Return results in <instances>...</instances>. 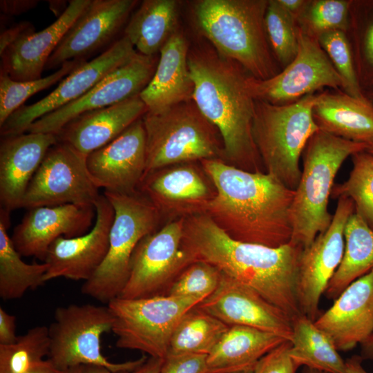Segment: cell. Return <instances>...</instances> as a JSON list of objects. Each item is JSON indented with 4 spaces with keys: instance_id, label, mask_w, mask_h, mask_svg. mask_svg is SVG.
<instances>
[{
    "instance_id": "1",
    "label": "cell",
    "mask_w": 373,
    "mask_h": 373,
    "mask_svg": "<svg viewBox=\"0 0 373 373\" xmlns=\"http://www.w3.org/2000/svg\"><path fill=\"white\" fill-rule=\"evenodd\" d=\"M216 189L202 212L231 238L278 247L292 235L295 191L266 172H250L220 158L200 161Z\"/></svg>"
},
{
    "instance_id": "2",
    "label": "cell",
    "mask_w": 373,
    "mask_h": 373,
    "mask_svg": "<svg viewBox=\"0 0 373 373\" xmlns=\"http://www.w3.org/2000/svg\"><path fill=\"white\" fill-rule=\"evenodd\" d=\"M183 248L193 262L202 260L253 289L291 319L301 314L296 281L303 248L242 242L229 236L204 213L184 218Z\"/></svg>"
},
{
    "instance_id": "3",
    "label": "cell",
    "mask_w": 373,
    "mask_h": 373,
    "mask_svg": "<svg viewBox=\"0 0 373 373\" xmlns=\"http://www.w3.org/2000/svg\"><path fill=\"white\" fill-rule=\"evenodd\" d=\"M188 64L194 84L192 100L218 130L223 160L250 172H265L252 133L255 99L249 74L221 55L205 39L189 48Z\"/></svg>"
},
{
    "instance_id": "4",
    "label": "cell",
    "mask_w": 373,
    "mask_h": 373,
    "mask_svg": "<svg viewBox=\"0 0 373 373\" xmlns=\"http://www.w3.org/2000/svg\"><path fill=\"white\" fill-rule=\"evenodd\" d=\"M267 5V0H198L193 7L202 37L260 80L280 72L265 28Z\"/></svg>"
},
{
    "instance_id": "5",
    "label": "cell",
    "mask_w": 373,
    "mask_h": 373,
    "mask_svg": "<svg viewBox=\"0 0 373 373\" xmlns=\"http://www.w3.org/2000/svg\"><path fill=\"white\" fill-rule=\"evenodd\" d=\"M367 145L347 140L321 130L309 140L303 151V168L291 208L290 242L303 249L330 225L328 211L335 177L344 162Z\"/></svg>"
},
{
    "instance_id": "6",
    "label": "cell",
    "mask_w": 373,
    "mask_h": 373,
    "mask_svg": "<svg viewBox=\"0 0 373 373\" xmlns=\"http://www.w3.org/2000/svg\"><path fill=\"white\" fill-rule=\"evenodd\" d=\"M316 95L285 105L255 99L252 133L265 172L295 191L302 170L300 158L318 127L313 117Z\"/></svg>"
},
{
    "instance_id": "7",
    "label": "cell",
    "mask_w": 373,
    "mask_h": 373,
    "mask_svg": "<svg viewBox=\"0 0 373 373\" xmlns=\"http://www.w3.org/2000/svg\"><path fill=\"white\" fill-rule=\"evenodd\" d=\"M146 133V170L150 173L170 165L195 160H223V144L217 128L193 100L142 117Z\"/></svg>"
},
{
    "instance_id": "8",
    "label": "cell",
    "mask_w": 373,
    "mask_h": 373,
    "mask_svg": "<svg viewBox=\"0 0 373 373\" xmlns=\"http://www.w3.org/2000/svg\"><path fill=\"white\" fill-rule=\"evenodd\" d=\"M115 211L105 259L82 286V294L108 303L119 297L129 276L132 254L139 242L156 231L160 213L145 195L104 191Z\"/></svg>"
},
{
    "instance_id": "9",
    "label": "cell",
    "mask_w": 373,
    "mask_h": 373,
    "mask_svg": "<svg viewBox=\"0 0 373 373\" xmlns=\"http://www.w3.org/2000/svg\"><path fill=\"white\" fill-rule=\"evenodd\" d=\"M113 316L108 306L70 304L58 307L48 327V359L60 371L79 364L102 366L112 373L132 371L147 359L145 356L123 363H112L101 351V337L112 331Z\"/></svg>"
},
{
    "instance_id": "10",
    "label": "cell",
    "mask_w": 373,
    "mask_h": 373,
    "mask_svg": "<svg viewBox=\"0 0 373 373\" xmlns=\"http://www.w3.org/2000/svg\"><path fill=\"white\" fill-rule=\"evenodd\" d=\"M202 300L171 296L111 300L107 306L113 316L112 332L117 336L116 346L164 359L179 321Z\"/></svg>"
},
{
    "instance_id": "11",
    "label": "cell",
    "mask_w": 373,
    "mask_h": 373,
    "mask_svg": "<svg viewBox=\"0 0 373 373\" xmlns=\"http://www.w3.org/2000/svg\"><path fill=\"white\" fill-rule=\"evenodd\" d=\"M184 218L168 222L144 237L130 262L127 283L119 297L144 298L165 296L193 258L183 248Z\"/></svg>"
},
{
    "instance_id": "12",
    "label": "cell",
    "mask_w": 373,
    "mask_h": 373,
    "mask_svg": "<svg viewBox=\"0 0 373 373\" xmlns=\"http://www.w3.org/2000/svg\"><path fill=\"white\" fill-rule=\"evenodd\" d=\"M87 156L58 141L47 151L27 188L22 208L68 204L93 205L100 194L86 164Z\"/></svg>"
},
{
    "instance_id": "13",
    "label": "cell",
    "mask_w": 373,
    "mask_h": 373,
    "mask_svg": "<svg viewBox=\"0 0 373 373\" xmlns=\"http://www.w3.org/2000/svg\"><path fill=\"white\" fill-rule=\"evenodd\" d=\"M255 99L274 105L294 103L328 86L343 88V82L317 39L298 28V50L294 59L275 76L260 80L249 75Z\"/></svg>"
},
{
    "instance_id": "14",
    "label": "cell",
    "mask_w": 373,
    "mask_h": 373,
    "mask_svg": "<svg viewBox=\"0 0 373 373\" xmlns=\"http://www.w3.org/2000/svg\"><path fill=\"white\" fill-rule=\"evenodd\" d=\"M137 53L129 40L122 36L95 58L76 68L45 97L14 112L0 126L1 137L26 133L37 119L80 98Z\"/></svg>"
},
{
    "instance_id": "15",
    "label": "cell",
    "mask_w": 373,
    "mask_h": 373,
    "mask_svg": "<svg viewBox=\"0 0 373 373\" xmlns=\"http://www.w3.org/2000/svg\"><path fill=\"white\" fill-rule=\"evenodd\" d=\"M355 211L352 200L338 199L329 227L302 251L296 281V296L302 314L315 321L322 295L338 268L344 248V228Z\"/></svg>"
},
{
    "instance_id": "16",
    "label": "cell",
    "mask_w": 373,
    "mask_h": 373,
    "mask_svg": "<svg viewBox=\"0 0 373 373\" xmlns=\"http://www.w3.org/2000/svg\"><path fill=\"white\" fill-rule=\"evenodd\" d=\"M157 61L156 56L137 52L80 98L37 119L26 133L57 135L67 123L84 113L114 105L140 95L151 81Z\"/></svg>"
},
{
    "instance_id": "17",
    "label": "cell",
    "mask_w": 373,
    "mask_h": 373,
    "mask_svg": "<svg viewBox=\"0 0 373 373\" xmlns=\"http://www.w3.org/2000/svg\"><path fill=\"white\" fill-rule=\"evenodd\" d=\"M136 0H90L63 36L45 69L61 67L71 60H86L110 46L138 4Z\"/></svg>"
},
{
    "instance_id": "18",
    "label": "cell",
    "mask_w": 373,
    "mask_h": 373,
    "mask_svg": "<svg viewBox=\"0 0 373 373\" xmlns=\"http://www.w3.org/2000/svg\"><path fill=\"white\" fill-rule=\"evenodd\" d=\"M94 207L96 219L90 231L78 237H59L50 246L44 261L48 265L46 283L61 277L86 281L103 262L115 211L104 195L99 196Z\"/></svg>"
},
{
    "instance_id": "19",
    "label": "cell",
    "mask_w": 373,
    "mask_h": 373,
    "mask_svg": "<svg viewBox=\"0 0 373 373\" xmlns=\"http://www.w3.org/2000/svg\"><path fill=\"white\" fill-rule=\"evenodd\" d=\"M196 307L229 326H248L291 341L292 321L285 312L222 273L216 289Z\"/></svg>"
},
{
    "instance_id": "20",
    "label": "cell",
    "mask_w": 373,
    "mask_h": 373,
    "mask_svg": "<svg viewBox=\"0 0 373 373\" xmlns=\"http://www.w3.org/2000/svg\"><path fill=\"white\" fill-rule=\"evenodd\" d=\"M146 133L142 117L113 141L86 158L94 182L104 191L132 194L140 186L146 170Z\"/></svg>"
},
{
    "instance_id": "21",
    "label": "cell",
    "mask_w": 373,
    "mask_h": 373,
    "mask_svg": "<svg viewBox=\"0 0 373 373\" xmlns=\"http://www.w3.org/2000/svg\"><path fill=\"white\" fill-rule=\"evenodd\" d=\"M95 211L93 205L75 204L30 209L15 227L11 239L21 256L44 261L50 246L58 238L86 233Z\"/></svg>"
},
{
    "instance_id": "22",
    "label": "cell",
    "mask_w": 373,
    "mask_h": 373,
    "mask_svg": "<svg viewBox=\"0 0 373 373\" xmlns=\"http://www.w3.org/2000/svg\"><path fill=\"white\" fill-rule=\"evenodd\" d=\"M338 351H348L373 332V269L352 283L314 321Z\"/></svg>"
},
{
    "instance_id": "23",
    "label": "cell",
    "mask_w": 373,
    "mask_h": 373,
    "mask_svg": "<svg viewBox=\"0 0 373 373\" xmlns=\"http://www.w3.org/2000/svg\"><path fill=\"white\" fill-rule=\"evenodd\" d=\"M58 142L52 133H23L1 137L0 143L1 208H22L30 180L48 149Z\"/></svg>"
},
{
    "instance_id": "24",
    "label": "cell",
    "mask_w": 373,
    "mask_h": 373,
    "mask_svg": "<svg viewBox=\"0 0 373 373\" xmlns=\"http://www.w3.org/2000/svg\"><path fill=\"white\" fill-rule=\"evenodd\" d=\"M90 1H70L65 11L50 26L28 33L7 47L0 53L1 72L15 81L41 78L50 55Z\"/></svg>"
},
{
    "instance_id": "25",
    "label": "cell",
    "mask_w": 373,
    "mask_h": 373,
    "mask_svg": "<svg viewBox=\"0 0 373 373\" xmlns=\"http://www.w3.org/2000/svg\"><path fill=\"white\" fill-rule=\"evenodd\" d=\"M147 111L146 106L137 95L79 115L61 129L57 139L88 156L118 137Z\"/></svg>"
},
{
    "instance_id": "26",
    "label": "cell",
    "mask_w": 373,
    "mask_h": 373,
    "mask_svg": "<svg viewBox=\"0 0 373 373\" xmlns=\"http://www.w3.org/2000/svg\"><path fill=\"white\" fill-rule=\"evenodd\" d=\"M140 186L160 215L180 218L202 213L215 194L195 168L185 163L150 173Z\"/></svg>"
},
{
    "instance_id": "27",
    "label": "cell",
    "mask_w": 373,
    "mask_h": 373,
    "mask_svg": "<svg viewBox=\"0 0 373 373\" xmlns=\"http://www.w3.org/2000/svg\"><path fill=\"white\" fill-rule=\"evenodd\" d=\"M189 46L178 30L160 50L153 75L140 97L151 113L192 100L194 84L188 64Z\"/></svg>"
},
{
    "instance_id": "28",
    "label": "cell",
    "mask_w": 373,
    "mask_h": 373,
    "mask_svg": "<svg viewBox=\"0 0 373 373\" xmlns=\"http://www.w3.org/2000/svg\"><path fill=\"white\" fill-rule=\"evenodd\" d=\"M313 117L319 130L335 136L373 144V102L345 93L316 95Z\"/></svg>"
},
{
    "instance_id": "29",
    "label": "cell",
    "mask_w": 373,
    "mask_h": 373,
    "mask_svg": "<svg viewBox=\"0 0 373 373\" xmlns=\"http://www.w3.org/2000/svg\"><path fill=\"white\" fill-rule=\"evenodd\" d=\"M286 339L243 325L229 326L207 357L208 373H233L254 368L256 363Z\"/></svg>"
},
{
    "instance_id": "30",
    "label": "cell",
    "mask_w": 373,
    "mask_h": 373,
    "mask_svg": "<svg viewBox=\"0 0 373 373\" xmlns=\"http://www.w3.org/2000/svg\"><path fill=\"white\" fill-rule=\"evenodd\" d=\"M178 11L176 0H144L131 14L123 36L137 52L155 56L179 30Z\"/></svg>"
},
{
    "instance_id": "31",
    "label": "cell",
    "mask_w": 373,
    "mask_h": 373,
    "mask_svg": "<svg viewBox=\"0 0 373 373\" xmlns=\"http://www.w3.org/2000/svg\"><path fill=\"white\" fill-rule=\"evenodd\" d=\"M343 234V256L324 294L329 300H334L352 283L373 269V230L355 211Z\"/></svg>"
},
{
    "instance_id": "32",
    "label": "cell",
    "mask_w": 373,
    "mask_h": 373,
    "mask_svg": "<svg viewBox=\"0 0 373 373\" xmlns=\"http://www.w3.org/2000/svg\"><path fill=\"white\" fill-rule=\"evenodd\" d=\"M292 338L289 354L300 367L326 373H343L345 361L332 338L314 321L300 314L292 319Z\"/></svg>"
},
{
    "instance_id": "33",
    "label": "cell",
    "mask_w": 373,
    "mask_h": 373,
    "mask_svg": "<svg viewBox=\"0 0 373 373\" xmlns=\"http://www.w3.org/2000/svg\"><path fill=\"white\" fill-rule=\"evenodd\" d=\"M10 212L0 209V297L5 300L21 298L28 289L46 283L48 265L28 264L22 260L8 236Z\"/></svg>"
},
{
    "instance_id": "34",
    "label": "cell",
    "mask_w": 373,
    "mask_h": 373,
    "mask_svg": "<svg viewBox=\"0 0 373 373\" xmlns=\"http://www.w3.org/2000/svg\"><path fill=\"white\" fill-rule=\"evenodd\" d=\"M229 327L195 306L184 314L177 325L170 341L168 355H208Z\"/></svg>"
},
{
    "instance_id": "35",
    "label": "cell",
    "mask_w": 373,
    "mask_h": 373,
    "mask_svg": "<svg viewBox=\"0 0 373 373\" xmlns=\"http://www.w3.org/2000/svg\"><path fill=\"white\" fill-rule=\"evenodd\" d=\"M349 178L334 184L331 198H350L358 214L373 230V155L366 151L354 154Z\"/></svg>"
},
{
    "instance_id": "36",
    "label": "cell",
    "mask_w": 373,
    "mask_h": 373,
    "mask_svg": "<svg viewBox=\"0 0 373 373\" xmlns=\"http://www.w3.org/2000/svg\"><path fill=\"white\" fill-rule=\"evenodd\" d=\"M49 352L48 327H34L15 343L0 345V373H23L41 363Z\"/></svg>"
},
{
    "instance_id": "37",
    "label": "cell",
    "mask_w": 373,
    "mask_h": 373,
    "mask_svg": "<svg viewBox=\"0 0 373 373\" xmlns=\"http://www.w3.org/2000/svg\"><path fill=\"white\" fill-rule=\"evenodd\" d=\"M86 60L65 62L51 75L35 80L15 81L0 71V126L33 95L60 82Z\"/></svg>"
},
{
    "instance_id": "38",
    "label": "cell",
    "mask_w": 373,
    "mask_h": 373,
    "mask_svg": "<svg viewBox=\"0 0 373 373\" xmlns=\"http://www.w3.org/2000/svg\"><path fill=\"white\" fill-rule=\"evenodd\" d=\"M265 24L272 51L284 68L298 53V26L296 20L278 0H269Z\"/></svg>"
},
{
    "instance_id": "39",
    "label": "cell",
    "mask_w": 373,
    "mask_h": 373,
    "mask_svg": "<svg viewBox=\"0 0 373 373\" xmlns=\"http://www.w3.org/2000/svg\"><path fill=\"white\" fill-rule=\"evenodd\" d=\"M352 1H307L296 19L299 29L315 39L331 30L345 32L348 28V15Z\"/></svg>"
},
{
    "instance_id": "40",
    "label": "cell",
    "mask_w": 373,
    "mask_h": 373,
    "mask_svg": "<svg viewBox=\"0 0 373 373\" xmlns=\"http://www.w3.org/2000/svg\"><path fill=\"white\" fill-rule=\"evenodd\" d=\"M317 39L341 77L345 93L356 98H365L345 32L338 30L328 31L321 34Z\"/></svg>"
},
{
    "instance_id": "41",
    "label": "cell",
    "mask_w": 373,
    "mask_h": 373,
    "mask_svg": "<svg viewBox=\"0 0 373 373\" xmlns=\"http://www.w3.org/2000/svg\"><path fill=\"white\" fill-rule=\"evenodd\" d=\"M220 278V272L216 267L196 260L178 275L165 296H193L204 300L216 289Z\"/></svg>"
},
{
    "instance_id": "42",
    "label": "cell",
    "mask_w": 373,
    "mask_h": 373,
    "mask_svg": "<svg viewBox=\"0 0 373 373\" xmlns=\"http://www.w3.org/2000/svg\"><path fill=\"white\" fill-rule=\"evenodd\" d=\"M291 342L286 340L256 363L254 373H296L299 367L289 354Z\"/></svg>"
},
{
    "instance_id": "43",
    "label": "cell",
    "mask_w": 373,
    "mask_h": 373,
    "mask_svg": "<svg viewBox=\"0 0 373 373\" xmlns=\"http://www.w3.org/2000/svg\"><path fill=\"white\" fill-rule=\"evenodd\" d=\"M207 354L168 355L158 373H208Z\"/></svg>"
},
{
    "instance_id": "44",
    "label": "cell",
    "mask_w": 373,
    "mask_h": 373,
    "mask_svg": "<svg viewBox=\"0 0 373 373\" xmlns=\"http://www.w3.org/2000/svg\"><path fill=\"white\" fill-rule=\"evenodd\" d=\"M33 31H35L34 27L29 21L16 23L7 30H3L0 37V53L17 39Z\"/></svg>"
},
{
    "instance_id": "45",
    "label": "cell",
    "mask_w": 373,
    "mask_h": 373,
    "mask_svg": "<svg viewBox=\"0 0 373 373\" xmlns=\"http://www.w3.org/2000/svg\"><path fill=\"white\" fill-rule=\"evenodd\" d=\"M18 336L16 335V317L0 307V345L15 343Z\"/></svg>"
},
{
    "instance_id": "46",
    "label": "cell",
    "mask_w": 373,
    "mask_h": 373,
    "mask_svg": "<svg viewBox=\"0 0 373 373\" xmlns=\"http://www.w3.org/2000/svg\"><path fill=\"white\" fill-rule=\"evenodd\" d=\"M39 3L35 0L1 1V11L4 15L14 16L26 12L35 8Z\"/></svg>"
},
{
    "instance_id": "47",
    "label": "cell",
    "mask_w": 373,
    "mask_h": 373,
    "mask_svg": "<svg viewBox=\"0 0 373 373\" xmlns=\"http://www.w3.org/2000/svg\"><path fill=\"white\" fill-rule=\"evenodd\" d=\"M363 53L366 63L373 69V19L365 29L363 36Z\"/></svg>"
},
{
    "instance_id": "48",
    "label": "cell",
    "mask_w": 373,
    "mask_h": 373,
    "mask_svg": "<svg viewBox=\"0 0 373 373\" xmlns=\"http://www.w3.org/2000/svg\"><path fill=\"white\" fill-rule=\"evenodd\" d=\"M162 358L150 357L140 366L132 371L119 373H158L163 363Z\"/></svg>"
},
{
    "instance_id": "49",
    "label": "cell",
    "mask_w": 373,
    "mask_h": 373,
    "mask_svg": "<svg viewBox=\"0 0 373 373\" xmlns=\"http://www.w3.org/2000/svg\"><path fill=\"white\" fill-rule=\"evenodd\" d=\"M61 373H112L107 368L91 364H79L70 367Z\"/></svg>"
},
{
    "instance_id": "50",
    "label": "cell",
    "mask_w": 373,
    "mask_h": 373,
    "mask_svg": "<svg viewBox=\"0 0 373 373\" xmlns=\"http://www.w3.org/2000/svg\"><path fill=\"white\" fill-rule=\"evenodd\" d=\"M278 3L296 19L307 3L305 0H278Z\"/></svg>"
},
{
    "instance_id": "51",
    "label": "cell",
    "mask_w": 373,
    "mask_h": 373,
    "mask_svg": "<svg viewBox=\"0 0 373 373\" xmlns=\"http://www.w3.org/2000/svg\"><path fill=\"white\" fill-rule=\"evenodd\" d=\"M363 358L361 356L354 355L345 361L343 373H368L362 366Z\"/></svg>"
},
{
    "instance_id": "52",
    "label": "cell",
    "mask_w": 373,
    "mask_h": 373,
    "mask_svg": "<svg viewBox=\"0 0 373 373\" xmlns=\"http://www.w3.org/2000/svg\"><path fill=\"white\" fill-rule=\"evenodd\" d=\"M361 357L363 360L373 361V332L360 344Z\"/></svg>"
},
{
    "instance_id": "53",
    "label": "cell",
    "mask_w": 373,
    "mask_h": 373,
    "mask_svg": "<svg viewBox=\"0 0 373 373\" xmlns=\"http://www.w3.org/2000/svg\"><path fill=\"white\" fill-rule=\"evenodd\" d=\"M62 371L57 369L48 358L39 365L26 371L23 373H61Z\"/></svg>"
},
{
    "instance_id": "54",
    "label": "cell",
    "mask_w": 373,
    "mask_h": 373,
    "mask_svg": "<svg viewBox=\"0 0 373 373\" xmlns=\"http://www.w3.org/2000/svg\"><path fill=\"white\" fill-rule=\"evenodd\" d=\"M303 373H326L322 371L305 367Z\"/></svg>"
},
{
    "instance_id": "55",
    "label": "cell",
    "mask_w": 373,
    "mask_h": 373,
    "mask_svg": "<svg viewBox=\"0 0 373 373\" xmlns=\"http://www.w3.org/2000/svg\"><path fill=\"white\" fill-rule=\"evenodd\" d=\"M367 152H368L370 154L373 155V144L368 146L367 148L365 150Z\"/></svg>"
},
{
    "instance_id": "56",
    "label": "cell",
    "mask_w": 373,
    "mask_h": 373,
    "mask_svg": "<svg viewBox=\"0 0 373 373\" xmlns=\"http://www.w3.org/2000/svg\"><path fill=\"white\" fill-rule=\"evenodd\" d=\"M233 373H254V369L240 371V372H233Z\"/></svg>"
}]
</instances>
